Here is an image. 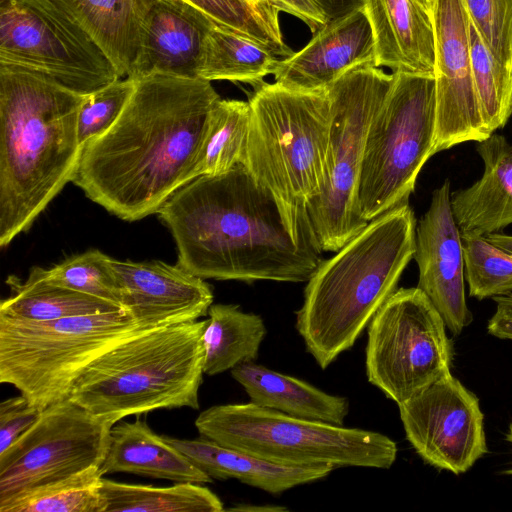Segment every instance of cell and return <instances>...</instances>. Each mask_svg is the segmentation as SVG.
Masks as SVG:
<instances>
[{"instance_id":"4dcf8cb0","label":"cell","mask_w":512,"mask_h":512,"mask_svg":"<svg viewBox=\"0 0 512 512\" xmlns=\"http://www.w3.org/2000/svg\"><path fill=\"white\" fill-rule=\"evenodd\" d=\"M187 4L215 23L258 42L276 56L290 57L294 52L283 40L279 10L271 3L253 4L247 0H174Z\"/></svg>"},{"instance_id":"f546056e","label":"cell","mask_w":512,"mask_h":512,"mask_svg":"<svg viewBox=\"0 0 512 512\" xmlns=\"http://www.w3.org/2000/svg\"><path fill=\"white\" fill-rule=\"evenodd\" d=\"M251 108L248 101L219 99L213 106L195 178L225 173L244 164Z\"/></svg>"},{"instance_id":"44dd1931","label":"cell","mask_w":512,"mask_h":512,"mask_svg":"<svg viewBox=\"0 0 512 512\" xmlns=\"http://www.w3.org/2000/svg\"><path fill=\"white\" fill-rule=\"evenodd\" d=\"M482 177L451 194V208L461 235L486 237L512 224V144L492 133L478 142Z\"/></svg>"},{"instance_id":"4316f807","label":"cell","mask_w":512,"mask_h":512,"mask_svg":"<svg viewBox=\"0 0 512 512\" xmlns=\"http://www.w3.org/2000/svg\"><path fill=\"white\" fill-rule=\"evenodd\" d=\"M202 335L204 373L210 376L254 362L266 335L261 316L234 304H212Z\"/></svg>"},{"instance_id":"ac0fdd59","label":"cell","mask_w":512,"mask_h":512,"mask_svg":"<svg viewBox=\"0 0 512 512\" xmlns=\"http://www.w3.org/2000/svg\"><path fill=\"white\" fill-rule=\"evenodd\" d=\"M375 61L373 31L361 7L329 21L304 48L280 60L273 75L290 89L322 90L353 69L375 66Z\"/></svg>"},{"instance_id":"4fadbf2b","label":"cell","mask_w":512,"mask_h":512,"mask_svg":"<svg viewBox=\"0 0 512 512\" xmlns=\"http://www.w3.org/2000/svg\"><path fill=\"white\" fill-rule=\"evenodd\" d=\"M113 425L70 399L43 409L0 454V512H12L46 487L101 466Z\"/></svg>"},{"instance_id":"83f0119b","label":"cell","mask_w":512,"mask_h":512,"mask_svg":"<svg viewBox=\"0 0 512 512\" xmlns=\"http://www.w3.org/2000/svg\"><path fill=\"white\" fill-rule=\"evenodd\" d=\"M279 61L264 45L216 23L205 40L198 76L256 86L274 74Z\"/></svg>"},{"instance_id":"8d00e7d4","label":"cell","mask_w":512,"mask_h":512,"mask_svg":"<svg viewBox=\"0 0 512 512\" xmlns=\"http://www.w3.org/2000/svg\"><path fill=\"white\" fill-rule=\"evenodd\" d=\"M495 58L512 71V0H462Z\"/></svg>"},{"instance_id":"2e32d148","label":"cell","mask_w":512,"mask_h":512,"mask_svg":"<svg viewBox=\"0 0 512 512\" xmlns=\"http://www.w3.org/2000/svg\"><path fill=\"white\" fill-rule=\"evenodd\" d=\"M415 244L417 287L448 330L459 336L472 323L473 314L466 302L463 241L451 208L449 179L433 191L430 206L416 226Z\"/></svg>"},{"instance_id":"f35d334b","label":"cell","mask_w":512,"mask_h":512,"mask_svg":"<svg viewBox=\"0 0 512 512\" xmlns=\"http://www.w3.org/2000/svg\"><path fill=\"white\" fill-rule=\"evenodd\" d=\"M279 10L291 14L304 22L316 34L329 22L315 0H270Z\"/></svg>"},{"instance_id":"60d3db41","label":"cell","mask_w":512,"mask_h":512,"mask_svg":"<svg viewBox=\"0 0 512 512\" xmlns=\"http://www.w3.org/2000/svg\"><path fill=\"white\" fill-rule=\"evenodd\" d=\"M329 21L338 19L346 14L363 7L362 0H315Z\"/></svg>"},{"instance_id":"cb8c5ba5","label":"cell","mask_w":512,"mask_h":512,"mask_svg":"<svg viewBox=\"0 0 512 512\" xmlns=\"http://www.w3.org/2000/svg\"><path fill=\"white\" fill-rule=\"evenodd\" d=\"M255 405L281 413L333 425H343L349 413L346 397L328 394L317 387L254 362L231 370Z\"/></svg>"},{"instance_id":"9c48e42d","label":"cell","mask_w":512,"mask_h":512,"mask_svg":"<svg viewBox=\"0 0 512 512\" xmlns=\"http://www.w3.org/2000/svg\"><path fill=\"white\" fill-rule=\"evenodd\" d=\"M392 74L391 87L373 116L364 147L358 206L366 222L409 204L418 174L433 156L435 77Z\"/></svg>"},{"instance_id":"ba28073f","label":"cell","mask_w":512,"mask_h":512,"mask_svg":"<svg viewBox=\"0 0 512 512\" xmlns=\"http://www.w3.org/2000/svg\"><path fill=\"white\" fill-rule=\"evenodd\" d=\"M146 330L124 310L51 321L0 316V382L43 410L68 399L93 360Z\"/></svg>"},{"instance_id":"30bf717a","label":"cell","mask_w":512,"mask_h":512,"mask_svg":"<svg viewBox=\"0 0 512 512\" xmlns=\"http://www.w3.org/2000/svg\"><path fill=\"white\" fill-rule=\"evenodd\" d=\"M393 81L380 67L351 70L327 87L330 124L319 194L307 213L322 251L337 252L368 224L360 215L358 184L368 128Z\"/></svg>"},{"instance_id":"6da1fadb","label":"cell","mask_w":512,"mask_h":512,"mask_svg":"<svg viewBox=\"0 0 512 512\" xmlns=\"http://www.w3.org/2000/svg\"><path fill=\"white\" fill-rule=\"evenodd\" d=\"M135 80L116 122L82 147L72 181L126 221L157 213L195 179L210 113L221 99L202 78L153 73Z\"/></svg>"},{"instance_id":"e575fe53","label":"cell","mask_w":512,"mask_h":512,"mask_svg":"<svg viewBox=\"0 0 512 512\" xmlns=\"http://www.w3.org/2000/svg\"><path fill=\"white\" fill-rule=\"evenodd\" d=\"M103 476L101 466H93L46 487L12 512H102L99 487Z\"/></svg>"},{"instance_id":"484cf974","label":"cell","mask_w":512,"mask_h":512,"mask_svg":"<svg viewBox=\"0 0 512 512\" xmlns=\"http://www.w3.org/2000/svg\"><path fill=\"white\" fill-rule=\"evenodd\" d=\"M10 296L0 303V316L24 321H51L68 317L122 310L106 300L46 281L37 267L22 281L6 280Z\"/></svg>"},{"instance_id":"8fae6325","label":"cell","mask_w":512,"mask_h":512,"mask_svg":"<svg viewBox=\"0 0 512 512\" xmlns=\"http://www.w3.org/2000/svg\"><path fill=\"white\" fill-rule=\"evenodd\" d=\"M0 66L81 95L120 78L93 38L48 0H0Z\"/></svg>"},{"instance_id":"3957f363","label":"cell","mask_w":512,"mask_h":512,"mask_svg":"<svg viewBox=\"0 0 512 512\" xmlns=\"http://www.w3.org/2000/svg\"><path fill=\"white\" fill-rule=\"evenodd\" d=\"M85 95L41 76L0 66V246L26 231L72 182L82 145Z\"/></svg>"},{"instance_id":"f1b7e54d","label":"cell","mask_w":512,"mask_h":512,"mask_svg":"<svg viewBox=\"0 0 512 512\" xmlns=\"http://www.w3.org/2000/svg\"><path fill=\"white\" fill-rule=\"evenodd\" d=\"M102 512H221L219 497L199 483L178 482L172 486L128 484L102 478L99 487Z\"/></svg>"},{"instance_id":"d590c367","label":"cell","mask_w":512,"mask_h":512,"mask_svg":"<svg viewBox=\"0 0 512 512\" xmlns=\"http://www.w3.org/2000/svg\"><path fill=\"white\" fill-rule=\"evenodd\" d=\"M136 80L126 77L85 95L78 114V136L82 147L105 133L118 119L131 97Z\"/></svg>"},{"instance_id":"5b68a950","label":"cell","mask_w":512,"mask_h":512,"mask_svg":"<svg viewBox=\"0 0 512 512\" xmlns=\"http://www.w3.org/2000/svg\"><path fill=\"white\" fill-rule=\"evenodd\" d=\"M244 165L276 199L302 247L321 253L307 207L322 187L330 124L327 88L295 90L276 82L253 86Z\"/></svg>"},{"instance_id":"1f68e13d","label":"cell","mask_w":512,"mask_h":512,"mask_svg":"<svg viewBox=\"0 0 512 512\" xmlns=\"http://www.w3.org/2000/svg\"><path fill=\"white\" fill-rule=\"evenodd\" d=\"M470 56L474 87L483 126L490 136L512 114V71L502 65L469 19Z\"/></svg>"},{"instance_id":"e0dca14e","label":"cell","mask_w":512,"mask_h":512,"mask_svg":"<svg viewBox=\"0 0 512 512\" xmlns=\"http://www.w3.org/2000/svg\"><path fill=\"white\" fill-rule=\"evenodd\" d=\"M123 288V310L153 329L198 320L213 302L211 286L177 265L111 258Z\"/></svg>"},{"instance_id":"d6a6232c","label":"cell","mask_w":512,"mask_h":512,"mask_svg":"<svg viewBox=\"0 0 512 512\" xmlns=\"http://www.w3.org/2000/svg\"><path fill=\"white\" fill-rule=\"evenodd\" d=\"M37 270L50 283L106 300L123 310V288L111 258L99 250L71 256L50 269Z\"/></svg>"},{"instance_id":"836d02e7","label":"cell","mask_w":512,"mask_h":512,"mask_svg":"<svg viewBox=\"0 0 512 512\" xmlns=\"http://www.w3.org/2000/svg\"><path fill=\"white\" fill-rule=\"evenodd\" d=\"M465 280L469 295L478 300L512 292V254L485 237L462 236Z\"/></svg>"},{"instance_id":"7bdbcfd3","label":"cell","mask_w":512,"mask_h":512,"mask_svg":"<svg viewBox=\"0 0 512 512\" xmlns=\"http://www.w3.org/2000/svg\"><path fill=\"white\" fill-rule=\"evenodd\" d=\"M429 13L432 14L436 0H417Z\"/></svg>"},{"instance_id":"f6af8a7d","label":"cell","mask_w":512,"mask_h":512,"mask_svg":"<svg viewBox=\"0 0 512 512\" xmlns=\"http://www.w3.org/2000/svg\"><path fill=\"white\" fill-rule=\"evenodd\" d=\"M248 2H251L253 4H265V3H271L270 0H247ZM272 4V3H271Z\"/></svg>"},{"instance_id":"74e56055","label":"cell","mask_w":512,"mask_h":512,"mask_svg":"<svg viewBox=\"0 0 512 512\" xmlns=\"http://www.w3.org/2000/svg\"><path fill=\"white\" fill-rule=\"evenodd\" d=\"M41 411L22 394L2 400L0 403V454L36 422Z\"/></svg>"},{"instance_id":"277c9868","label":"cell","mask_w":512,"mask_h":512,"mask_svg":"<svg viewBox=\"0 0 512 512\" xmlns=\"http://www.w3.org/2000/svg\"><path fill=\"white\" fill-rule=\"evenodd\" d=\"M416 219L409 204L368 222L307 281L296 329L307 351L326 369L350 349L396 291L414 256Z\"/></svg>"},{"instance_id":"ab89813d","label":"cell","mask_w":512,"mask_h":512,"mask_svg":"<svg viewBox=\"0 0 512 512\" xmlns=\"http://www.w3.org/2000/svg\"><path fill=\"white\" fill-rule=\"evenodd\" d=\"M493 300L496 309L488 321L487 331L496 338L512 340V293L493 297Z\"/></svg>"},{"instance_id":"d6986e66","label":"cell","mask_w":512,"mask_h":512,"mask_svg":"<svg viewBox=\"0 0 512 512\" xmlns=\"http://www.w3.org/2000/svg\"><path fill=\"white\" fill-rule=\"evenodd\" d=\"M216 23L174 0H147L140 24V48L128 78L163 73L199 78L205 40Z\"/></svg>"},{"instance_id":"9a60e30c","label":"cell","mask_w":512,"mask_h":512,"mask_svg":"<svg viewBox=\"0 0 512 512\" xmlns=\"http://www.w3.org/2000/svg\"><path fill=\"white\" fill-rule=\"evenodd\" d=\"M436 129L432 155L463 142H480L486 133L474 87L469 17L462 0H436Z\"/></svg>"},{"instance_id":"5bb4252c","label":"cell","mask_w":512,"mask_h":512,"mask_svg":"<svg viewBox=\"0 0 512 512\" xmlns=\"http://www.w3.org/2000/svg\"><path fill=\"white\" fill-rule=\"evenodd\" d=\"M398 408L408 442L439 470L463 474L488 452L480 401L451 373Z\"/></svg>"},{"instance_id":"d4e9b609","label":"cell","mask_w":512,"mask_h":512,"mask_svg":"<svg viewBox=\"0 0 512 512\" xmlns=\"http://www.w3.org/2000/svg\"><path fill=\"white\" fill-rule=\"evenodd\" d=\"M80 25L100 46L120 78L128 77L140 48L147 0H48Z\"/></svg>"},{"instance_id":"ee69618b","label":"cell","mask_w":512,"mask_h":512,"mask_svg":"<svg viewBox=\"0 0 512 512\" xmlns=\"http://www.w3.org/2000/svg\"><path fill=\"white\" fill-rule=\"evenodd\" d=\"M506 439L508 442L512 443V424H510L508 432L506 434ZM508 473L512 474V470H510Z\"/></svg>"},{"instance_id":"8992f818","label":"cell","mask_w":512,"mask_h":512,"mask_svg":"<svg viewBox=\"0 0 512 512\" xmlns=\"http://www.w3.org/2000/svg\"><path fill=\"white\" fill-rule=\"evenodd\" d=\"M208 320L143 331L93 360L68 399L116 424L159 409L199 408Z\"/></svg>"},{"instance_id":"b9f144b4","label":"cell","mask_w":512,"mask_h":512,"mask_svg":"<svg viewBox=\"0 0 512 512\" xmlns=\"http://www.w3.org/2000/svg\"><path fill=\"white\" fill-rule=\"evenodd\" d=\"M486 240L498 248L512 254V235L492 233L487 235Z\"/></svg>"},{"instance_id":"52a82bcc","label":"cell","mask_w":512,"mask_h":512,"mask_svg":"<svg viewBox=\"0 0 512 512\" xmlns=\"http://www.w3.org/2000/svg\"><path fill=\"white\" fill-rule=\"evenodd\" d=\"M195 426L221 445L286 466L389 469L398 452L382 433L297 418L252 402L207 408Z\"/></svg>"},{"instance_id":"7a4b0ae2","label":"cell","mask_w":512,"mask_h":512,"mask_svg":"<svg viewBox=\"0 0 512 512\" xmlns=\"http://www.w3.org/2000/svg\"><path fill=\"white\" fill-rule=\"evenodd\" d=\"M157 214L178 265L202 279L308 281L321 253L296 243L278 202L242 163L175 191Z\"/></svg>"},{"instance_id":"7c38bea8","label":"cell","mask_w":512,"mask_h":512,"mask_svg":"<svg viewBox=\"0 0 512 512\" xmlns=\"http://www.w3.org/2000/svg\"><path fill=\"white\" fill-rule=\"evenodd\" d=\"M446 328L422 290L396 289L368 324V381L399 405L451 373Z\"/></svg>"},{"instance_id":"603a6c76","label":"cell","mask_w":512,"mask_h":512,"mask_svg":"<svg viewBox=\"0 0 512 512\" xmlns=\"http://www.w3.org/2000/svg\"><path fill=\"white\" fill-rule=\"evenodd\" d=\"M101 470L104 475L124 472L175 483L212 482L211 477L139 418L113 425Z\"/></svg>"},{"instance_id":"ffe728a7","label":"cell","mask_w":512,"mask_h":512,"mask_svg":"<svg viewBox=\"0 0 512 512\" xmlns=\"http://www.w3.org/2000/svg\"><path fill=\"white\" fill-rule=\"evenodd\" d=\"M376 50V67L435 77L432 14L417 0H362Z\"/></svg>"},{"instance_id":"7402d4cb","label":"cell","mask_w":512,"mask_h":512,"mask_svg":"<svg viewBox=\"0 0 512 512\" xmlns=\"http://www.w3.org/2000/svg\"><path fill=\"white\" fill-rule=\"evenodd\" d=\"M197 468L212 479H236L271 494L328 476L332 466L295 467L277 464L253 454L221 445L206 437L179 439L163 435Z\"/></svg>"}]
</instances>
